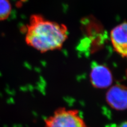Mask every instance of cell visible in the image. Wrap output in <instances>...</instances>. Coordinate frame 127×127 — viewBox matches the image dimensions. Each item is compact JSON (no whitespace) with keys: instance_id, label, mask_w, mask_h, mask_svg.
Returning a JSON list of instances; mask_svg holds the SVG:
<instances>
[{"instance_id":"1","label":"cell","mask_w":127,"mask_h":127,"mask_svg":"<svg viewBox=\"0 0 127 127\" xmlns=\"http://www.w3.org/2000/svg\"><path fill=\"white\" fill-rule=\"evenodd\" d=\"M27 44L41 53L60 49L68 37L63 24L46 19L39 14L32 15L25 29Z\"/></svg>"},{"instance_id":"2","label":"cell","mask_w":127,"mask_h":127,"mask_svg":"<svg viewBox=\"0 0 127 127\" xmlns=\"http://www.w3.org/2000/svg\"><path fill=\"white\" fill-rule=\"evenodd\" d=\"M45 127H89L76 109L59 108L45 119Z\"/></svg>"},{"instance_id":"3","label":"cell","mask_w":127,"mask_h":127,"mask_svg":"<svg viewBox=\"0 0 127 127\" xmlns=\"http://www.w3.org/2000/svg\"><path fill=\"white\" fill-rule=\"evenodd\" d=\"M105 100L110 108L116 111L127 110V87L116 84L107 91Z\"/></svg>"},{"instance_id":"4","label":"cell","mask_w":127,"mask_h":127,"mask_svg":"<svg viewBox=\"0 0 127 127\" xmlns=\"http://www.w3.org/2000/svg\"><path fill=\"white\" fill-rule=\"evenodd\" d=\"M90 81L95 88L105 89L113 82L112 75L108 67L100 64H94L91 69Z\"/></svg>"},{"instance_id":"5","label":"cell","mask_w":127,"mask_h":127,"mask_svg":"<svg viewBox=\"0 0 127 127\" xmlns=\"http://www.w3.org/2000/svg\"><path fill=\"white\" fill-rule=\"evenodd\" d=\"M110 38L114 50L122 56L127 57V22L115 27L111 31Z\"/></svg>"},{"instance_id":"6","label":"cell","mask_w":127,"mask_h":127,"mask_svg":"<svg viewBox=\"0 0 127 127\" xmlns=\"http://www.w3.org/2000/svg\"><path fill=\"white\" fill-rule=\"evenodd\" d=\"M12 12V5L9 0H0V21L9 18Z\"/></svg>"},{"instance_id":"7","label":"cell","mask_w":127,"mask_h":127,"mask_svg":"<svg viewBox=\"0 0 127 127\" xmlns=\"http://www.w3.org/2000/svg\"><path fill=\"white\" fill-rule=\"evenodd\" d=\"M113 127H127V120L114 125Z\"/></svg>"}]
</instances>
